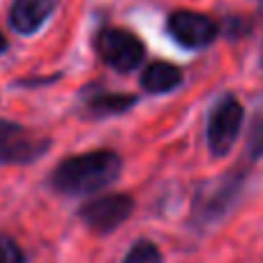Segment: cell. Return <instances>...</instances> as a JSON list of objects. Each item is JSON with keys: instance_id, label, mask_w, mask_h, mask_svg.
<instances>
[{"instance_id": "cell-1", "label": "cell", "mask_w": 263, "mask_h": 263, "mask_svg": "<svg viewBox=\"0 0 263 263\" xmlns=\"http://www.w3.org/2000/svg\"><path fill=\"white\" fill-rule=\"evenodd\" d=\"M123 171V159L114 150H90L69 155L51 171V187L67 196L95 194L114 185Z\"/></svg>"}, {"instance_id": "cell-2", "label": "cell", "mask_w": 263, "mask_h": 263, "mask_svg": "<svg viewBox=\"0 0 263 263\" xmlns=\"http://www.w3.org/2000/svg\"><path fill=\"white\" fill-rule=\"evenodd\" d=\"M252 166L245 168V162L238 164L233 171H227L219 180L205 182L194 196V205H192V215L201 227L215 224L231 210V205L238 201V196L242 194L247 173Z\"/></svg>"}, {"instance_id": "cell-3", "label": "cell", "mask_w": 263, "mask_h": 263, "mask_svg": "<svg viewBox=\"0 0 263 263\" xmlns=\"http://www.w3.org/2000/svg\"><path fill=\"white\" fill-rule=\"evenodd\" d=\"M245 125V106L233 92H224L213 102L205 118V143L213 157H227Z\"/></svg>"}, {"instance_id": "cell-4", "label": "cell", "mask_w": 263, "mask_h": 263, "mask_svg": "<svg viewBox=\"0 0 263 263\" xmlns=\"http://www.w3.org/2000/svg\"><path fill=\"white\" fill-rule=\"evenodd\" d=\"M95 49L116 72H134L145 58V44L125 28H102L95 35Z\"/></svg>"}, {"instance_id": "cell-5", "label": "cell", "mask_w": 263, "mask_h": 263, "mask_svg": "<svg viewBox=\"0 0 263 263\" xmlns=\"http://www.w3.org/2000/svg\"><path fill=\"white\" fill-rule=\"evenodd\" d=\"M166 30L173 37V42H178L182 49L199 51L217 40L219 32H222V26L203 12L176 9L166 18Z\"/></svg>"}, {"instance_id": "cell-6", "label": "cell", "mask_w": 263, "mask_h": 263, "mask_svg": "<svg viewBox=\"0 0 263 263\" xmlns=\"http://www.w3.org/2000/svg\"><path fill=\"white\" fill-rule=\"evenodd\" d=\"M134 213V199L129 194H104L90 199L79 208V217L90 231L111 233L127 222Z\"/></svg>"}, {"instance_id": "cell-7", "label": "cell", "mask_w": 263, "mask_h": 263, "mask_svg": "<svg viewBox=\"0 0 263 263\" xmlns=\"http://www.w3.org/2000/svg\"><path fill=\"white\" fill-rule=\"evenodd\" d=\"M51 141L23 125L0 118V164H26L49 150Z\"/></svg>"}, {"instance_id": "cell-8", "label": "cell", "mask_w": 263, "mask_h": 263, "mask_svg": "<svg viewBox=\"0 0 263 263\" xmlns=\"http://www.w3.org/2000/svg\"><path fill=\"white\" fill-rule=\"evenodd\" d=\"M58 3L60 0H14L9 9V26L18 35H32L51 18Z\"/></svg>"}, {"instance_id": "cell-9", "label": "cell", "mask_w": 263, "mask_h": 263, "mask_svg": "<svg viewBox=\"0 0 263 263\" xmlns=\"http://www.w3.org/2000/svg\"><path fill=\"white\" fill-rule=\"evenodd\" d=\"M185 74L178 65L166 63V60H155L141 74V88L150 95H166L182 86Z\"/></svg>"}, {"instance_id": "cell-10", "label": "cell", "mask_w": 263, "mask_h": 263, "mask_svg": "<svg viewBox=\"0 0 263 263\" xmlns=\"http://www.w3.org/2000/svg\"><path fill=\"white\" fill-rule=\"evenodd\" d=\"M136 102H139L136 95H125V92H97V95L88 97L83 104H86L88 114H90L92 118H106V116L125 114Z\"/></svg>"}, {"instance_id": "cell-11", "label": "cell", "mask_w": 263, "mask_h": 263, "mask_svg": "<svg viewBox=\"0 0 263 263\" xmlns=\"http://www.w3.org/2000/svg\"><path fill=\"white\" fill-rule=\"evenodd\" d=\"M242 162L254 166L256 162L263 159V100L256 102L254 111L247 123V136H245V153H242Z\"/></svg>"}, {"instance_id": "cell-12", "label": "cell", "mask_w": 263, "mask_h": 263, "mask_svg": "<svg viewBox=\"0 0 263 263\" xmlns=\"http://www.w3.org/2000/svg\"><path fill=\"white\" fill-rule=\"evenodd\" d=\"M162 261L164 256L159 252V247L153 240H145V238L136 240L123 259V263H162Z\"/></svg>"}, {"instance_id": "cell-13", "label": "cell", "mask_w": 263, "mask_h": 263, "mask_svg": "<svg viewBox=\"0 0 263 263\" xmlns=\"http://www.w3.org/2000/svg\"><path fill=\"white\" fill-rule=\"evenodd\" d=\"M0 263H26L21 245L14 238L3 236V233H0Z\"/></svg>"}, {"instance_id": "cell-14", "label": "cell", "mask_w": 263, "mask_h": 263, "mask_svg": "<svg viewBox=\"0 0 263 263\" xmlns=\"http://www.w3.org/2000/svg\"><path fill=\"white\" fill-rule=\"evenodd\" d=\"M227 26H229V28H227V35L233 37V40H236L238 35H245V32H250V23L240 21V18H231Z\"/></svg>"}, {"instance_id": "cell-15", "label": "cell", "mask_w": 263, "mask_h": 263, "mask_svg": "<svg viewBox=\"0 0 263 263\" xmlns=\"http://www.w3.org/2000/svg\"><path fill=\"white\" fill-rule=\"evenodd\" d=\"M5 51H7V37L0 32V53H5Z\"/></svg>"}, {"instance_id": "cell-16", "label": "cell", "mask_w": 263, "mask_h": 263, "mask_svg": "<svg viewBox=\"0 0 263 263\" xmlns=\"http://www.w3.org/2000/svg\"><path fill=\"white\" fill-rule=\"evenodd\" d=\"M261 69H263V46H261Z\"/></svg>"}]
</instances>
